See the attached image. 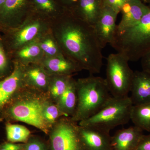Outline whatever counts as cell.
<instances>
[{
    "instance_id": "e575fe53",
    "label": "cell",
    "mask_w": 150,
    "mask_h": 150,
    "mask_svg": "<svg viewBox=\"0 0 150 150\" xmlns=\"http://www.w3.org/2000/svg\"><path fill=\"white\" fill-rule=\"evenodd\" d=\"M142 1L144 4H148L150 5V0H142Z\"/></svg>"
},
{
    "instance_id": "ba28073f",
    "label": "cell",
    "mask_w": 150,
    "mask_h": 150,
    "mask_svg": "<svg viewBox=\"0 0 150 150\" xmlns=\"http://www.w3.org/2000/svg\"><path fill=\"white\" fill-rule=\"evenodd\" d=\"M32 12L30 0H6L0 10V33L18 27Z\"/></svg>"
},
{
    "instance_id": "603a6c76",
    "label": "cell",
    "mask_w": 150,
    "mask_h": 150,
    "mask_svg": "<svg viewBox=\"0 0 150 150\" xmlns=\"http://www.w3.org/2000/svg\"><path fill=\"white\" fill-rule=\"evenodd\" d=\"M38 41L45 57L51 58L64 55L52 33L51 28L41 35Z\"/></svg>"
},
{
    "instance_id": "e0dca14e",
    "label": "cell",
    "mask_w": 150,
    "mask_h": 150,
    "mask_svg": "<svg viewBox=\"0 0 150 150\" xmlns=\"http://www.w3.org/2000/svg\"><path fill=\"white\" fill-rule=\"evenodd\" d=\"M40 63L48 74L54 76H71L82 70L64 55L51 58L44 57Z\"/></svg>"
},
{
    "instance_id": "4fadbf2b",
    "label": "cell",
    "mask_w": 150,
    "mask_h": 150,
    "mask_svg": "<svg viewBox=\"0 0 150 150\" xmlns=\"http://www.w3.org/2000/svg\"><path fill=\"white\" fill-rule=\"evenodd\" d=\"M149 10V6L142 1H126L121 8L122 18L117 25L116 31H120L137 24Z\"/></svg>"
},
{
    "instance_id": "8992f818",
    "label": "cell",
    "mask_w": 150,
    "mask_h": 150,
    "mask_svg": "<svg viewBox=\"0 0 150 150\" xmlns=\"http://www.w3.org/2000/svg\"><path fill=\"white\" fill-rule=\"evenodd\" d=\"M106 60L105 79L111 96L114 97L128 96L134 74L129 67V61L118 52L110 54Z\"/></svg>"
},
{
    "instance_id": "83f0119b",
    "label": "cell",
    "mask_w": 150,
    "mask_h": 150,
    "mask_svg": "<svg viewBox=\"0 0 150 150\" xmlns=\"http://www.w3.org/2000/svg\"><path fill=\"white\" fill-rule=\"evenodd\" d=\"M104 5L112 8L117 13L121 12V8L126 2V0H103Z\"/></svg>"
},
{
    "instance_id": "7402d4cb",
    "label": "cell",
    "mask_w": 150,
    "mask_h": 150,
    "mask_svg": "<svg viewBox=\"0 0 150 150\" xmlns=\"http://www.w3.org/2000/svg\"><path fill=\"white\" fill-rule=\"evenodd\" d=\"M59 99L61 108L64 112L67 114H74L78 102L76 81L71 79L67 89Z\"/></svg>"
},
{
    "instance_id": "d6a6232c",
    "label": "cell",
    "mask_w": 150,
    "mask_h": 150,
    "mask_svg": "<svg viewBox=\"0 0 150 150\" xmlns=\"http://www.w3.org/2000/svg\"><path fill=\"white\" fill-rule=\"evenodd\" d=\"M21 145L13 144L6 143L0 147V150H19L21 149Z\"/></svg>"
},
{
    "instance_id": "ffe728a7",
    "label": "cell",
    "mask_w": 150,
    "mask_h": 150,
    "mask_svg": "<svg viewBox=\"0 0 150 150\" xmlns=\"http://www.w3.org/2000/svg\"><path fill=\"white\" fill-rule=\"evenodd\" d=\"M23 80L40 88H45L49 84L50 77L40 63L23 66Z\"/></svg>"
},
{
    "instance_id": "277c9868",
    "label": "cell",
    "mask_w": 150,
    "mask_h": 150,
    "mask_svg": "<svg viewBox=\"0 0 150 150\" xmlns=\"http://www.w3.org/2000/svg\"><path fill=\"white\" fill-rule=\"evenodd\" d=\"M133 105L129 96H112L101 110L88 119L81 121L80 125L110 133L112 129L126 124L131 120Z\"/></svg>"
},
{
    "instance_id": "ac0fdd59",
    "label": "cell",
    "mask_w": 150,
    "mask_h": 150,
    "mask_svg": "<svg viewBox=\"0 0 150 150\" xmlns=\"http://www.w3.org/2000/svg\"><path fill=\"white\" fill-rule=\"evenodd\" d=\"M38 40L28 43L10 54L13 63L16 62L23 66L40 63L45 55Z\"/></svg>"
},
{
    "instance_id": "836d02e7",
    "label": "cell",
    "mask_w": 150,
    "mask_h": 150,
    "mask_svg": "<svg viewBox=\"0 0 150 150\" xmlns=\"http://www.w3.org/2000/svg\"><path fill=\"white\" fill-rule=\"evenodd\" d=\"M6 0H0V10L2 7L3 6Z\"/></svg>"
},
{
    "instance_id": "f546056e",
    "label": "cell",
    "mask_w": 150,
    "mask_h": 150,
    "mask_svg": "<svg viewBox=\"0 0 150 150\" xmlns=\"http://www.w3.org/2000/svg\"><path fill=\"white\" fill-rule=\"evenodd\" d=\"M142 71L150 75V52L141 59Z\"/></svg>"
},
{
    "instance_id": "3957f363",
    "label": "cell",
    "mask_w": 150,
    "mask_h": 150,
    "mask_svg": "<svg viewBox=\"0 0 150 150\" xmlns=\"http://www.w3.org/2000/svg\"><path fill=\"white\" fill-rule=\"evenodd\" d=\"M150 10L137 24L116 31L110 45L129 62H137L150 52Z\"/></svg>"
},
{
    "instance_id": "9a60e30c",
    "label": "cell",
    "mask_w": 150,
    "mask_h": 150,
    "mask_svg": "<svg viewBox=\"0 0 150 150\" xmlns=\"http://www.w3.org/2000/svg\"><path fill=\"white\" fill-rule=\"evenodd\" d=\"M130 98L133 105L150 101V75L144 71H135L131 83Z\"/></svg>"
},
{
    "instance_id": "7a4b0ae2",
    "label": "cell",
    "mask_w": 150,
    "mask_h": 150,
    "mask_svg": "<svg viewBox=\"0 0 150 150\" xmlns=\"http://www.w3.org/2000/svg\"><path fill=\"white\" fill-rule=\"evenodd\" d=\"M78 102L73 121H84L97 113L112 96L105 79L90 76L76 81Z\"/></svg>"
},
{
    "instance_id": "8fae6325",
    "label": "cell",
    "mask_w": 150,
    "mask_h": 150,
    "mask_svg": "<svg viewBox=\"0 0 150 150\" xmlns=\"http://www.w3.org/2000/svg\"><path fill=\"white\" fill-rule=\"evenodd\" d=\"M78 132L83 150H112L110 133L80 125Z\"/></svg>"
},
{
    "instance_id": "4316f807",
    "label": "cell",
    "mask_w": 150,
    "mask_h": 150,
    "mask_svg": "<svg viewBox=\"0 0 150 150\" xmlns=\"http://www.w3.org/2000/svg\"><path fill=\"white\" fill-rule=\"evenodd\" d=\"M43 114L45 119L48 123H53L59 116V110L55 105H48L44 107Z\"/></svg>"
},
{
    "instance_id": "2e32d148",
    "label": "cell",
    "mask_w": 150,
    "mask_h": 150,
    "mask_svg": "<svg viewBox=\"0 0 150 150\" xmlns=\"http://www.w3.org/2000/svg\"><path fill=\"white\" fill-rule=\"evenodd\" d=\"M103 6V0H79L70 11L76 17L93 26Z\"/></svg>"
},
{
    "instance_id": "4dcf8cb0",
    "label": "cell",
    "mask_w": 150,
    "mask_h": 150,
    "mask_svg": "<svg viewBox=\"0 0 150 150\" xmlns=\"http://www.w3.org/2000/svg\"><path fill=\"white\" fill-rule=\"evenodd\" d=\"M59 4L68 10L71 11L79 0H55Z\"/></svg>"
},
{
    "instance_id": "f1b7e54d",
    "label": "cell",
    "mask_w": 150,
    "mask_h": 150,
    "mask_svg": "<svg viewBox=\"0 0 150 150\" xmlns=\"http://www.w3.org/2000/svg\"><path fill=\"white\" fill-rule=\"evenodd\" d=\"M135 150H150V134L144 135L139 144Z\"/></svg>"
},
{
    "instance_id": "d6986e66",
    "label": "cell",
    "mask_w": 150,
    "mask_h": 150,
    "mask_svg": "<svg viewBox=\"0 0 150 150\" xmlns=\"http://www.w3.org/2000/svg\"><path fill=\"white\" fill-rule=\"evenodd\" d=\"M30 2L33 12L51 23L67 10L55 0H30Z\"/></svg>"
},
{
    "instance_id": "d590c367",
    "label": "cell",
    "mask_w": 150,
    "mask_h": 150,
    "mask_svg": "<svg viewBox=\"0 0 150 150\" xmlns=\"http://www.w3.org/2000/svg\"><path fill=\"white\" fill-rule=\"evenodd\" d=\"M142 1V0H126V1L133 2V1Z\"/></svg>"
},
{
    "instance_id": "30bf717a",
    "label": "cell",
    "mask_w": 150,
    "mask_h": 150,
    "mask_svg": "<svg viewBox=\"0 0 150 150\" xmlns=\"http://www.w3.org/2000/svg\"><path fill=\"white\" fill-rule=\"evenodd\" d=\"M118 14L104 5L99 18L93 26L102 49L112 41L117 28L116 21Z\"/></svg>"
},
{
    "instance_id": "6da1fadb",
    "label": "cell",
    "mask_w": 150,
    "mask_h": 150,
    "mask_svg": "<svg viewBox=\"0 0 150 150\" xmlns=\"http://www.w3.org/2000/svg\"><path fill=\"white\" fill-rule=\"evenodd\" d=\"M51 30L64 56L92 74L100 72L102 48L93 25L67 10L51 23Z\"/></svg>"
},
{
    "instance_id": "52a82bcc",
    "label": "cell",
    "mask_w": 150,
    "mask_h": 150,
    "mask_svg": "<svg viewBox=\"0 0 150 150\" xmlns=\"http://www.w3.org/2000/svg\"><path fill=\"white\" fill-rule=\"evenodd\" d=\"M44 108L40 101L31 100L16 103L11 108L10 113L16 120L34 126L47 134L48 123L44 117Z\"/></svg>"
},
{
    "instance_id": "484cf974",
    "label": "cell",
    "mask_w": 150,
    "mask_h": 150,
    "mask_svg": "<svg viewBox=\"0 0 150 150\" xmlns=\"http://www.w3.org/2000/svg\"><path fill=\"white\" fill-rule=\"evenodd\" d=\"M13 64L9 55L6 51L2 39L1 34L0 33V76H2Z\"/></svg>"
},
{
    "instance_id": "44dd1931",
    "label": "cell",
    "mask_w": 150,
    "mask_h": 150,
    "mask_svg": "<svg viewBox=\"0 0 150 150\" xmlns=\"http://www.w3.org/2000/svg\"><path fill=\"white\" fill-rule=\"evenodd\" d=\"M131 121L134 126L143 131L150 132V101L133 105L131 111Z\"/></svg>"
},
{
    "instance_id": "5bb4252c",
    "label": "cell",
    "mask_w": 150,
    "mask_h": 150,
    "mask_svg": "<svg viewBox=\"0 0 150 150\" xmlns=\"http://www.w3.org/2000/svg\"><path fill=\"white\" fill-rule=\"evenodd\" d=\"M12 71L0 81V108H2L16 91L23 80V66L13 62Z\"/></svg>"
},
{
    "instance_id": "cb8c5ba5",
    "label": "cell",
    "mask_w": 150,
    "mask_h": 150,
    "mask_svg": "<svg viewBox=\"0 0 150 150\" xmlns=\"http://www.w3.org/2000/svg\"><path fill=\"white\" fill-rule=\"evenodd\" d=\"M6 131L8 140L13 143L25 142L30 134L29 130L21 125L8 124Z\"/></svg>"
},
{
    "instance_id": "d4e9b609",
    "label": "cell",
    "mask_w": 150,
    "mask_h": 150,
    "mask_svg": "<svg viewBox=\"0 0 150 150\" xmlns=\"http://www.w3.org/2000/svg\"><path fill=\"white\" fill-rule=\"evenodd\" d=\"M71 76H55L50 78V91L53 96L60 98L67 89L71 79Z\"/></svg>"
},
{
    "instance_id": "5b68a950",
    "label": "cell",
    "mask_w": 150,
    "mask_h": 150,
    "mask_svg": "<svg viewBox=\"0 0 150 150\" xmlns=\"http://www.w3.org/2000/svg\"><path fill=\"white\" fill-rule=\"evenodd\" d=\"M51 28L50 22L32 12L18 27L1 33L6 51L9 55L23 46L38 40Z\"/></svg>"
},
{
    "instance_id": "7c38bea8",
    "label": "cell",
    "mask_w": 150,
    "mask_h": 150,
    "mask_svg": "<svg viewBox=\"0 0 150 150\" xmlns=\"http://www.w3.org/2000/svg\"><path fill=\"white\" fill-rule=\"evenodd\" d=\"M143 131L135 126L116 131L111 136V149L135 150L144 136Z\"/></svg>"
},
{
    "instance_id": "9c48e42d",
    "label": "cell",
    "mask_w": 150,
    "mask_h": 150,
    "mask_svg": "<svg viewBox=\"0 0 150 150\" xmlns=\"http://www.w3.org/2000/svg\"><path fill=\"white\" fill-rule=\"evenodd\" d=\"M51 141L52 150H83L78 127L73 121L59 123L52 133Z\"/></svg>"
},
{
    "instance_id": "1f68e13d",
    "label": "cell",
    "mask_w": 150,
    "mask_h": 150,
    "mask_svg": "<svg viewBox=\"0 0 150 150\" xmlns=\"http://www.w3.org/2000/svg\"><path fill=\"white\" fill-rule=\"evenodd\" d=\"M26 150H44V149L40 142L33 141L28 144Z\"/></svg>"
}]
</instances>
